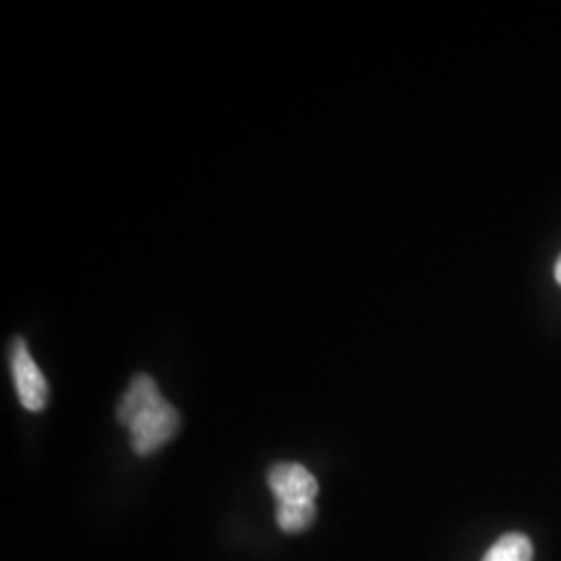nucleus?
Masks as SVG:
<instances>
[{
  "label": "nucleus",
  "instance_id": "3",
  "mask_svg": "<svg viewBox=\"0 0 561 561\" xmlns=\"http://www.w3.org/2000/svg\"><path fill=\"white\" fill-rule=\"evenodd\" d=\"M268 486L277 503L314 502L319 482L301 466L280 461L268 470Z\"/></svg>",
  "mask_w": 561,
  "mask_h": 561
},
{
  "label": "nucleus",
  "instance_id": "4",
  "mask_svg": "<svg viewBox=\"0 0 561 561\" xmlns=\"http://www.w3.org/2000/svg\"><path fill=\"white\" fill-rule=\"evenodd\" d=\"M482 561H533V542L520 533L503 535L502 539L484 553Z\"/></svg>",
  "mask_w": 561,
  "mask_h": 561
},
{
  "label": "nucleus",
  "instance_id": "1",
  "mask_svg": "<svg viewBox=\"0 0 561 561\" xmlns=\"http://www.w3.org/2000/svg\"><path fill=\"white\" fill-rule=\"evenodd\" d=\"M117 419L129 428L131 447L140 456H150L171 442L181 424L178 408L162 398L159 385L146 373L136 375L125 389Z\"/></svg>",
  "mask_w": 561,
  "mask_h": 561
},
{
  "label": "nucleus",
  "instance_id": "5",
  "mask_svg": "<svg viewBox=\"0 0 561 561\" xmlns=\"http://www.w3.org/2000/svg\"><path fill=\"white\" fill-rule=\"evenodd\" d=\"M314 502L277 503V522L285 533H301L314 522Z\"/></svg>",
  "mask_w": 561,
  "mask_h": 561
},
{
  "label": "nucleus",
  "instance_id": "2",
  "mask_svg": "<svg viewBox=\"0 0 561 561\" xmlns=\"http://www.w3.org/2000/svg\"><path fill=\"white\" fill-rule=\"evenodd\" d=\"M11 370L21 405L30 412H42L48 401V382L21 337L11 341Z\"/></svg>",
  "mask_w": 561,
  "mask_h": 561
}]
</instances>
